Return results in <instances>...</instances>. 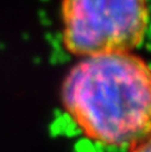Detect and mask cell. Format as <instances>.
<instances>
[{"label":"cell","instance_id":"1","mask_svg":"<svg viewBox=\"0 0 151 152\" xmlns=\"http://www.w3.org/2000/svg\"><path fill=\"white\" fill-rule=\"evenodd\" d=\"M61 101L86 138L130 148L151 135V65L134 51L80 58Z\"/></svg>","mask_w":151,"mask_h":152},{"label":"cell","instance_id":"2","mask_svg":"<svg viewBox=\"0 0 151 152\" xmlns=\"http://www.w3.org/2000/svg\"><path fill=\"white\" fill-rule=\"evenodd\" d=\"M62 44L78 58L133 52L150 24L149 0H61Z\"/></svg>","mask_w":151,"mask_h":152},{"label":"cell","instance_id":"3","mask_svg":"<svg viewBox=\"0 0 151 152\" xmlns=\"http://www.w3.org/2000/svg\"><path fill=\"white\" fill-rule=\"evenodd\" d=\"M128 152H151V135L131 146Z\"/></svg>","mask_w":151,"mask_h":152}]
</instances>
